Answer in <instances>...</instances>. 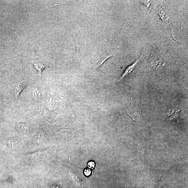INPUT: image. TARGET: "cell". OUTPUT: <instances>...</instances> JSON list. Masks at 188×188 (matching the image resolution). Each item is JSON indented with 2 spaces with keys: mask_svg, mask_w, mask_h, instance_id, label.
<instances>
[{
  "mask_svg": "<svg viewBox=\"0 0 188 188\" xmlns=\"http://www.w3.org/2000/svg\"><path fill=\"white\" fill-rule=\"evenodd\" d=\"M27 85V83L24 81H20L18 83L15 88V96L17 98L19 96L22 90L26 87Z\"/></svg>",
  "mask_w": 188,
  "mask_h": 188,
  "instance_id": "obj_2",
  "label": "cell"
},
{
  "mask_svg": "<svg viewBox=\"0 0 188 188\" xmlns=\"http://www.w3.org/2000/svg\"><path fill=\"white\" fill-rule=\"evenodd\" d=\"M50 188H59L58 187L55 186H51Z\"/></svg>",
  "mask_w": 188,
  "mask_h": 188,
  "instance_id": "obj_10",
  "label": "cell"
},
{
  "mask_svg": "<svg viewBox=\"0 0 188 188\" xmlns=\"http://www.w3.org/2000/svg\"><path fill=\"white\" fill-rule=\"evenodd\" d=\"M54 105V99L53 98H51V99H50L48 103H47V107H48L49 111H51L53 109Z\"/></svg>",
  "mask_w": 188,
  "mask_h": 188,
  "instance_id": "obj_6",
  "label": "cell"
},
{
  "mask_svg": "<svg viewBox=\"0 0 188 188\" xmlns=\"http://www.w3.org/2000/svg\"><path fill=\"white\" fill-rule=\"evenodd\" d=\"M88 167L91 169L94 168L95 166V163L94 161H90L88 163Z\"/></svg>",
  "mask_w": 188,
  "mask_h": 188,
  "instance_id": "obj_8",
  "label": "cell"
},
{
  "mask_svg": "<svg viewBox=\"0 0 188 188\" xmlns=\"http://www.w3.org/2000/svg\"><path fill=\"white\" fill-rule=\"evenodd\" d=\"M142 4L144 5L145 6L147 7V8L150 9V6L151 3V1H142L141 2Z\"/></svg>",
  "mask_w": 188,
  "mask_h": 188,
  "instance_id": "obj_7",
  "label": "cell"
},
{
  "mask_svg": "<svg viewBox=\"0 0 188 188\" xmlns=\"http://www.w3.org/2000/svg\"><path fill=\"white\" fill-rule=\"evenodd\" d=\"M17 126L18 129L21 131H26L28 129V126L27 124L22 122H18Z\"/></svg>",
  "mask_w": 188,
  "mask_h": 188,
  "instance_id": "obj_4",
  "label": "cell"
},
{
  "mask_svg": "<svg viewBox=\"0 0 188 188\" xmlns=\"http://www.w3.org/2000/svg\"><path fill=\"white\" fill-rule=\"evenodd\" d=\"M142 54H143V53L142 54L140 58L136 61L134 63H133V64L130 65L126 68L125 71H124L123 72V75H122L120 80H122V79H123L124 78H125L126 76L128 75L131 72L133 71V70L134 69V68L135 67L136 65L138 64V63L139 62L140 59H141L142 56Z\"/></svg>",
  "mask_w": 188,
  "mask_h": 188,
  "instance_id": "obj_1",
  "label": "cell"
},
{
  "mask_svg": "<svg viewBox=\"0 0 188 188\" xmlns=\"http://www.w3.org/2000/svg\"><path fill=\"white\" fill-rule=\"evenodd\" d=\"M32 97L34 100L38 104L41 103L42 100V94L40 90L36 88L33 90Z\"/></svg>",
  "mask_w": 188,
  "mask_h": 188,
  "instance_id": "obj_3",
  "label": "cell"
},
{
  "mask_svg": "<svg viewBox=\"0 0 188 188\" xmlns=\"http://www.w3.org/2000/svg\"><path fill=\"white\" fill-rule=\"evenodd\" d=\"M91 173V171L90 169H86L84 171V174L86 176H90Z\"/></svg>",
  "mask_w": 188,
  "mask_h": 188,
  "instance_id": "obj_9",
  "label": "cell"
},
{
  "mask_svg": "<svg viewBox=\"0 0 188 188\" xmlns=\"http://www.w3.org/2000/svg\"><path fill=\"white\" fill-rule=\"evenodd\" d=\"M34 67L39 72L40 76L41 75L42 72L45 67V65L38 63H35L33 64Z\"/></svg>",
  "mask_w": 188,
  "mask_h": 188,
  "instance_id": "obj_5",
  "label": "cell"
}]
</instances>
